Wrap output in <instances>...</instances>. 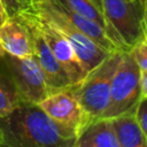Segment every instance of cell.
I'll return each instance as SVG.
<instances>
[{
	"label": "cell",
	"instance_id": "cell-1",
	"mask_svg": "<svg viewBox=\"0 0 147 147\" xmlns=\"http://www.w3.org/2000/svg\"><path fill=\"white\" fill-rule=\"evenodd\" d=\"M77 132L49 117L38 103L21 102L0 117V146L75 147Z\"/></svg>",
	"mask_w": 147,
	"mask_h": 147
},
{
	"label": "cell",
	"instance_id": "cell-2",
	"mask_svg": "<svg viewBox=\"0 0 147 147\" xmlns=\"http://www.w3.org/2000/svg\"><path fill=\"white\" fill-rule=\"evenodd\" d=\"M123 51L111 52L100 64L90 70L78 83L68 90L78 101L86 121V125L105 113L110 95V83Z\"/></svg>",
	"mask_w": 147,
	"mask_h": 147
},
{
	"label": "cell",
	"instance_id": "cell-3",
	"mask_svg": "<svg viewBox=\"0 0 147 147\" xmlns=\"http://www.w3.org/2000/svg\"><path fill=\"white\" fill-rule=\"evenodd\" d=\"M141 98V70L132 53L123 51L110 83L109 102L101 118L134 111Z\"/></svg>",
	"mask_w": 147,
	"mask_h": 147
},
{
	"label": "cell",
	"instance_id": "cell-4",
	"mask_svg": "<svg viewBox=\"0 0 147 147\" xmlns=\"http://www.w3.org/2000/svg\"><path fill=\"white\" fill-rule=\"evenodd\" d=\"M101 10L113 33L127 51L146 33L140 0H101Z\"/></svg>",
	"mask_w": 147,
	"mask_h": 147
},
{
	"label": "cell",
	"instance_id": "cell-5",
	"mask_svg": "<svg viewBox=\"0 0 147 147\" xmlns=\"http://www.w3.org/2000/svg\"><path fill=\"white\" fill-rule=\"evenodd\" d=\"M0 63L13 79L22 102L39 103L49 94L45 75L34 56L18 57L3 53Z\"/></svg>",
	"mask_w": 147,
	"mask_h": 147
},
{
	"label": "cell",
	"instance_id": "cell-6",
	"mask_svg": "<svg viewBox=\"0 0 147 147\" xmlns=\"http://www.w3.org/2000/svg\"><path fill=\"white\" fill-rule=\"evenodd\" d=\"M33 6L41 14H44L54 24V26L69 40L87 72L100 64L111 53L100 47L94 40H92L83 31L77 29L56 10H54L47 0H37L34 1Z\"/></svg>",
	"mask_w": 147,
	"mask_h": 147
},
{
	"label": "cell",
	"instance_id": "cell-7",
	"mask_svg": "<svg viewBox=\"0 0 147 147\" xmlns=\"http://www.w3.org/2000/svg\"><path fill=\"white\" fill-rule=\"evenodd\" d=\"M29 11L52 53L70 77L72 85L80 82L86 76L87 71L77 56L69 40L54 26V24L44 14L36 9L34 6L30 8Z\"/></svg>",
	"mask_w": 147,
	"mask_h": 147
},
{
	"label": "cell",
	"instance_id": "cell-8",
	"mask_svg": "<svg viewBox=\"0 0 147 147\" xmlns=\"http://www.w3.org/2000/svg\"><path fill=\"white\" fill-rule=\"evenodd\" d=\"M15 18L22 22L29 31L31 44H32V49H33V56L36 57L37 62L39 63L45 75L46 84H47L49 93L69 88L72 85L70 77L68 76L63 67L60 64V62L56 60V57L52 53L42 34L40 33L39 29L34 24L29 9L17 15Z\"/></svg>",
	"mask_w": 147,
	"mask_h": 147
},
{
	"label": "cell",
	"instance_id": "cell-9",
	"mask_svg": "<svg viewBox=\"0 0 147 147\" xmlns=\"http://www.w3.org/2000/svg\"><path fill=\"white\" fill-rule=\"evenodd\" d=\"M38 105L49 117L75 130L77 134H79L86 125L84 113L78 101L68 88L49 93Z\"/></svg>",
	"mask_w": 147,
	"mask_h": 147
},
{
	"label": "cell",
	"instance_id": "cell-10",
	"mask_svg": "<svg viewBox=\"0 0 147 147\" xmlns=\"http://www.w3.org/2000/svg\"><path fill=\"white\" fill-rule=\"evenodd\" d=\"M47 1L54 10H56L60 15H62L65 20H68L77 29L83 31L86 36H88L92 40H94L100 47H102L103 49H106L108 52L119 51L115 46V44L113 42V40L108 36V33L106 32V30H103L95 22H93L90 18L83 16L82 14L72 10L62 0H47Z\"/></svg>",
	"mask_w": 147,
	"mask_h": 147
},
{
	"label": "cell",
	"instance_id": "cell-11",
	"mask_svg": "<svg viewBox=\"0 0 147 147\" xmlns=\"http://www.w3.org/2000/svg\"><path fill=\"white\" fill-rule=\"evenodd\" d=\"M0 45L5 53L18 57L33 56L31 38L26 26L17 18H6L0 25Z\"/></svg>",
	"mask_w": 147,
	"mask_h": 147
},
{
	"label": "cell",
	"instance_id": "cell-12",
	"mask_svg": "<svg viewBox=\"0 0 147 147\" xmlns=\"http://www.w3.org/2000/svg\"><path fill=\"white\" fill-rule=\"evenodd\" d=\"M75 147H119V144L109 118H98L83 127Z\"/></svg>",
	"mask_w": 147,
	"mask_h": 147
},
{
	"label": "cell",
	"instance_id": "cell-13",
	"mask_svg": "<svg viewBox=\"0 0 147 147\" xmlns=\"http://www.w3.org/2000/svg\"><path fill=\"white\" fill-rule=\"evenodd\" d=\"M119 147H147V139L136 117V110L109 118Z\"/></svg>",
	"mask_w": 147,
	"mask_h": 147
},
{
	"label": "cell",
	"instance_id": "cell-14",
	"mask_svg": "<svg viewBox=\"0 0 147 147\" xmlns=\"http://www.w3.org/2000/svg\"><path fill=\"white\" fill-rule=\"evenodd\" d=\"M65 5H68L72 10L82 14L83 16L90 18L91 21L95 22L98 25H100L103 30H106V32L108 33V36L110 37V39L113 40V42L115 44V46L119 49V51H127L119 41L118 39L115 37V34L113 33L111 29L109 28L102 11L90 0H62Z\"/></svg>",
	"mask_w": 147,
	"mask_h": 147
},
{
	"label": "cell",
	"instance_id": "cell-15",
	"mask_svg": "<svg viewBox=\"0 0 147 147\" xmlns=\"http://www.w3.org/2000/svg\"><path fill=\"white\" fill-rule=\"evenodd\" d=\"M21 102L13 79L0 63V117L9 114Z\"/></svg>",
	"mask_w": 147,
	"mask_h": 147
},
{
	"label": "cell",
	"instance_id": "cell-16",
	"mask_svg": "<svg viewBox=\"0 0 147 147\" xmlns=\"http://www.w3.org/2000/svg\"><path fill=\"white\" fill-rule=\"evenodd\" d=\"M7 18L16 17L33 7V0H0Z\"/></svg>",
	"mask_w": 147,
	"mask_h": 147
},
{
	"label": "cell",
	"instance_id": "cell-17",
	"mask_svg": "<svg viewBox=\"0 0 147 147\" xmlns=\"http://www.w3.org/2000/svg\"><path fill=\"white\" fill-rule=\"evenodd\" d=\"M129 51L132 53L140 70H147V32Z\"/></svg>",
	"mask_w": 147,
	"mask_h": 147
},
{
	"label": "cell",
	"instance_id": "cell-18",
	"mask_svg": "<svg viewBox=\"0 0 147 147\" xmlns=\"http://www.w3.org/2000/svg\"><path fill=\"white\" fill-rule=\"evenodd\" d=\"M136 117L142 133L147 139V98L142 96L136 108Z\"/></svg>",
	"mask_w": 147,
	"mask_h": 147
},
{
	"label": "cell",
	"instance_id": "cell-19",
	"mask_svg": "<svg viewBox=\"0 0 147 147\" xmlns=\"http://www.w3.org/2000/svg\"><path fill=\"white\" fill-rule=\"evenodd\" d=\"M141 92L147 98V70H141Z\"/></svg>",
	"mask_w": 147,
	"mask_h": 147
},
{
	"label": "cell",
	"instance_id": "cell-20",
	"mask_svg": "<svg viewBox=\"0 0 147 147\" xmlns=\"http://www.w3.org/2000/svg\"><path fill=\"white\" fill-rule=\"evenodd\" d=\"M6 18H7V16H6V13H5L2 5H1V1H0V25L6 21Z\"/></svg>",
	"mask_w": 147,
	"mask_h": 147
},
{
	"label": "cell",
	"instance_id": "cell-21",
	"mask_svg": "<svg viewBox=\"0 0 147 147\" xmlns=\"http://www.w3.org/2000/svg\"><path fill=\"white\" fill-rule=\"evenodd\" d=\"M144 5V11H145V25H146V32H147V0H142Z\"/></svg>",
	"mask_w": 147,
	"mask_h": 147
},
{
	"label": "cell",
	"instance_id": "cell-22",
	"mask_svg": "<svg viewBox=\"0 0 147 147\" xmlns=\"http://www.w3.org/2000/svg\"><path fill=\"white\" fill-rule=\"evenodd\" d=\"M90 1H92V2H93V3L101 10V0H90ZM101 11H102V10H101Z\"/></svg>",
	"mask_w": 147,
	"mask_h": 147
},
{
	"label": "cell",
	"instance_id": "cell-23",
	"mask_svg": "<svg viewBox=\"0 0 147 147\" xmlns=\"http://www.w3.org/2000/svg\"><path fill=\"white\" fill-rule=\"evenodd\" d=\"M3 53H5V51H3V48H2V47H1V45H0V56H1Z\"/></svg>",
	"mask_w": 147,
	"mask_h": 147
},
{
	"label": "cell",
	"instance_id": "cell-24",
	"mask_svg": "<svg viewBox=\"0 0 147 147\" xmlns=\"http://www.w3.org/2000/svg\"><path fill=\"white\" fill-rule=\"evenodd\" d=\"M34 1H37V0H33V3H34Z\"/></svg>",
	"mask_w": 147,
	"mask_h": 147
},
{
	"label": "cell",
	"instance_id": "cell-25",
	"mask_svg": "<svg viewBox=\"0 0 147 147\" xmlns=\"http://www.w3.org/2000/svg\"><path fill=\"white\" fill-rule=\"evenodd\" d=\"M140 1H141V2H142V0H140Z\"/></svg>",
	"mask_w": 147,
	"mask_h": 147
}]
</instances>
